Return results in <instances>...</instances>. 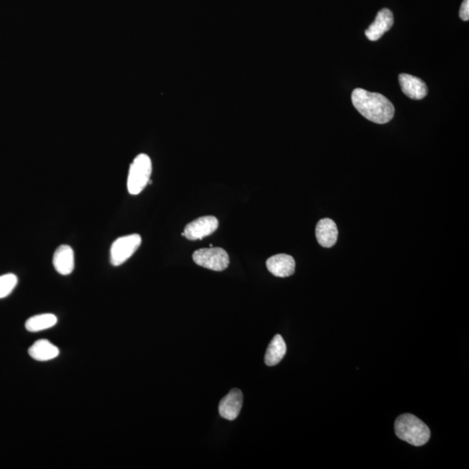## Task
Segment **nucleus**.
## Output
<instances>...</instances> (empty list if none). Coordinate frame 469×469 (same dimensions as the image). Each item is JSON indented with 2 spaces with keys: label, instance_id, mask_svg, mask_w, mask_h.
<instances>
[{
  "label": "nucleus",
  "instance_id": "1",
  "mask_svg": "<svg viewBox=\"0 0 469 469\" xmlns=\"http://www.w3.org/2000/svg\"><path fill=\"white\" fill-rule=\"evenodd\" d=\"M351 99L355 108L371 122L383 125L394 117L393 103L380 93L358 88L352 93Z\"/></svg>",
  "mask_w": 469,
  "mask_h": 469
},
{
  "label": "nucleus",
  "instance_id": "2",
  "mask_svg": "<svg viewBox=\"0 0 469 469\" xmlns=\"http://www.w3.org/2000/svg\"><path fill=\"white\" fill-rule=\"evenodd\" d=\"M395 432L399 439L417 447L426 444L430 438V428L410 414L401 415L397 419Z\"/></svg>",
  "mask_w": 469,
  "mask_h": 469
},
{
  "label": "nucleus",
  "instance_id": "3",
  "mask_svg": "<svg viewBox=\"0 0 469 469\" xmlns=\"http://www.w3.org/2000/svg\"><path fill=\"white\" fill-rule=\"evenodd\" d=\"M152 163L149 156L140 154L130 164L127 188L132 195H139L148 184L152 176Z\"/></svg>",
  "mask_w": 469,
  "mask_h": 469
},
{
  "label": "nucleus",
  "instance_id": "4",
  "mask_svg": "<svg viewBox=\"0 0 469 469\" xmlns=\"http://www.w3.org/2000/svg\"><path fill=\"white\" fill-rule=\"evenodd\" d=\"M192 258L197 266L214 271L226 270L230 264L229 255L219 247L204 248L197 250L193 253Z\"/></svg>",
  "mask_w": 469,
  "mask_h": 469
},
{
  "label": "nucleus",
  "instance_id": "5",
  "mask_svg": "<svg viewBox=\"0 0 469 469\" xmlns=\"http://www.w3.org/2000/svg\"><path fill=\"white\" fill-rule=\"evenodd\" d=\"M142 243L140 234H132L121 237L114 241L110 247V263L120 266L136 252Z\"/></svg>",
  "mask_w": 469,
  "mask_h": 469
},
{
  "label": "nucleus",
  "instance_id": "6",
  "mask_svg": "<svg viewBox=\"0 0 469 469\" xmlns=\"http://www.w3.org/2000/svg\"><path fill=\"white\" fill-rule=\"evenodd\" d=\"M219 228V220L213 216L199 217L184 228V237L187 239L195 241L202 240L203 237H209L215 232Z\"/></svg>",
  "mask_w": 469,
  "mask_h": 469
},
{
  "label": "nucleus",
  "instance_id": "7",
  "mask_svg": "<svg viewBox=\"0 0 469 469\" xmlns=\"http://www.w3.org/2000/svg\"><path fill=\"white\" fill-rule=\"evenodd\" d=\"M393 25V12L390 9H381L375 17V21L365 31V35L370 41H377L383 36L385 32L390 31Z\"/></svg>",
  "mask_w": 469,
  "mask_h": 469
},
{
  "label": "nucleus",
  "instance_id": "8",
  "mask_svg": "<svg viewBox=\"0 0 469 469\" xmlns=\"http://www.w3.org/2000/svg\"><path fill=\"white\" fill-rule=\"evenodd\" d=\"M243 407V393L237 388L231 390L226 397L220 401L219 414L221 417L226 420H236Z\"/></svg>",
  "mask_w": 469,
  "mask_h": 469
},
{
  "label": "nucleus",
  "instance_id": "9",
  "mask_svg": "<svg viewBox=\"0 0 469 469\" xmlns=\"http://www.w3.org/2000/svg\"><path fill=\"white\" fill-rule=\"evenodd\" d=\"M266 266L275 277H288L292 276L295 273L296 262L290 255L278 254L267 260Z\"/></svg>",
  "mask_w": 469,
  "mask_h": 469
},
{
  "label": "nucleus",
  "instance_id": "10",
  "mask_svg": "<svg viewBox=\"0 0 469 469\" xmlns=\"http://www.w3.org/2000/svg\"><path fill=\"white\" fill-rule=\"evenodd\" d=\"M52 263L57 272L62 276L72 274L75 266L74 251L72 248L66 244L60 246L55 251Z\"/></svg>",
  "mask_w": 469,
  "mask_h": 469
},
{
  "label": "nucleus",
  "instance_id": "11",
  "mask_svg": "<svg viewBox=\"0 0 469 469\" xmlns=\"http://www.w3.org/2000/svg\"><path fill=\"white\" fill-rule=\"evenodd\" d=\"M399 83L403 92L411 99L421 100L427 96L426 83L417 77L403 73L399 76Z\"/></svg>",
  "mask_w": 469,
  "mask_h": 469
},
{
  "label": "nucleus",
  "instance_id": "12",
  "mask_svg": "<svg viewBox=\"0 0 469 469\" xmlns=\"http://www.w3.org/2000/svg\"><path fill=\"white\" fill-rule=\"evenodd\" d=\"M316 237L321 246L333 247L338 239V229L336 223L330 219L320 220L316 228Z\"/></svg>",
  "mask_w": 469,
  "mask_h": 469
},
{
  "label": "nucleus",
  "instance_id": "13",
  "mask_svg": "<svg viewBox=\"0 0 469 469\" xmlns=\"http://www.w3.org/2000/svg\"><path fill=\"white\" fill-rule=\"evenodd\" d=\"M29 356L36 361H47L59 357V348L46 339L38 340L30 347Z\"/></svg>",
  "mask_w": 469,
  "mask_h": 469
},
{
  "label": "nucleus",
  "instance_id": "14",
  "mask_svg": "<svg viewBox=\"0 0 469 469\" xmlns=\"http://www.w3.org/2000/svg\"><path fill=\"white\" fill-rule=\"evenodd\" d=\"M286 351L287 346L283 338L280 335H276L268 347L264 361L268 366H275L283 359Z\"/></svg>",
  "mask_w": 469,
  "mask_h": 469
},
{
  "label": "nucleus",
  "instance_id": "15",
  "mask_svg": "<svg viewBox=\"0 0 469 469\" xmlns=\"http://www.w3.org/2000/svg\"><path fill=\"white\" fill-rule=\"evenodd\" d=\"M58 318L53 314H41L30 317L26 323V328L29 332L35 333L54 327Z\"/></svg>",
  "mask_w": 469,
  "mask_h": 469
},
{
  "label": "nucleus",
  "instance_id": "16",
  "mask_svg": "<svg viewBox=\"0 0 469 469\" xmlns=\"http://www.w3.org/2000/svg\"><path fill=\"white\" fill-rule=\"evenodd\" d=\"M18 284V277L14 274L0 276V299L8 297Z\"/></svg>",
  "mask_w": 469,
  "mask_h": 469
},
{
  "label": "nucleus",
  "instance_id": "17",
  "mask_svg": "<svg viewBox=\"0 0 469 469\" xmlns=\"http://www.w3.org/2000/svg\"><path fill=\"white\" fill-rule=\"evenodd\" d=\"M460 18L463 21H468L469 19V0H464L462 2L460 9Z\"/></svg>",
  "mask_w": 469,
  "mask_h": 469
}]
</instances>
